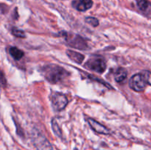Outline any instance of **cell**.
Instances as JSON below:
<instances>
[{
    "instance_id": "6da1fadb",
    "label": "cell",
    "mask_w": 151,
    "mask_h": 150,
    "mask_svg": "<svg viewBox=\"0 0 151 150\" xmlns=\"http://www.w3.org/2000/svg\"><path fill=\"white\" fill-rule=\"evenodd\" d=\"M42 73L45 79L52 84L62 82L69 76V73L61 66L55 64L46 65L42 69Z\"/></svg>"
},
{
    "instance_id": "7a4b0ae2",
    "label": "cell",
    "mask_w": 151,
    "mask_h": 150,
    "mask_svg": "<svg viewBox=\"0 0 151 150\" xmlns=\"http://www.w3.org/2000/svg\"><path fill=\"white\" fill-rule=\"evenodd\" d=\"M85 67L97 73L102 74L106 71V63L104 57L100 55H92L85 64Z\"/></svg>"
},
{
    "instance_id": "3957f363",
    "label": "cell",
    "mask_w": 151,
    "mask_h": 150,
    "mask_svg": "<svg viewBox=\"0 0 151 150\" xmlns=\"http://www.w3.org/2000/svg\"><path fill=\"white\" fill-rule=\"evenodd\" d=\"M63 36H64L65 41H66L69 46L80 50H86L88 48V44L86 40L80 36L79 35L69 34L68 32H64Z\"/></svg>"
},
{
    "instance_id": "277c9868",
    "label": "cell",
    "mask_w": 151,
    "mask_h": 150,
    "mask_svg": "<svg viewBox=\"0 0 151 150\" xmlns=\"http://www.w3.org/2000/svg\"><path fill=\"white\" fill-rule=\"evenodd\" d=\"M32 141L37 150H53L50 141L36 129H33L32 132Z\"/></svg>"
},
{
    "instance_id": "5b68a950",
    "label": "cell",
    "mask_w": 151,
    "mask_h": 150,
    "mask_svg": "<svg viewBox=\"0 0 151 150\" xmlns=\"http://www.w3.org/2000/svg\"><path fill=\"white\" fill-rule=\"evenodd\" d=\"M147 85V80L142 72L134 74L129 80L130 88L137 92H142L144 91Z\"/></svg>"
},
{
    "instance_id": "8992f818",
    "label": "cell",
    "mask_w": 151,
    "mask_h": 150,
    "mask_svg": "<svg viewBox=\"0 0 151 150\" xmlns=\"http://www.w3.org/2000/svg\"><path fill=\"white\" fill-rule=\"evenodd\" d=\"M50 100L53 109L56 111L63 110L69 103V100L66 95L59 92L52 93L50 96Z\"/></svg>"
},
{
    "instance_id": "52a82bcc",
    "label": "cell",
    "mask_w": 151,
    "mask_h": 150,
    "mask_svg": "<svg viewBox=\"0 0 151 150\" xmlns=\"http://www.w3.org/2000/svg\"><path fill=\"white\" fill-rule=\"evenodd\" d=\"M87 121H88V124L91 126V129L97 133L103 134V135H109L111 133L110 129H109L106 126H105L102 124L99 123L94 119H91V118H87Z\"/></svg>"
},
{
    "instance_id": "ba28073f",
    "label": "cell",
    "mask_w": 151,
    "mask_h": 150,
    "mask_svg": "<svg viewBox=\"0 0 151 150\" xmlns=\"http://www.w3.org/2000/svg\"><path fill=\"white\" fill-rule=\"evenodd\" d=\"M72 4L73 7L78 11L83 12L92 7L93 1L91 0H80V1H74Z\"/></svg>"
},
{
    "instance_id": "9c48e42d",
    "label": "cell",
    "mask_w": 151,
    "mask_h": 150,
    "mask_svg": "<svg viewBox=\"0 0 151 150\" xmlns=\"http://www.w3.org/2000/svg\"><path fill=\"white\" fill-rule=\"evenodd\" d=\"M66 54H67V56L70 60L75 62L78 64H81L84 60V59H85V56L83 54H82L81 53L77 52V51H74L72 50H67Z\"/></svg>"
},
{
    "instance_id": "30bf717a",
    "label": "cell",
    "mask_w": 151,
    "mask_h": 150,
    "mask_svg": "<svg viewBox=\"0 0 151 150\" xmlns=\"http://www.w3.org/2000/svg\"><path fill=\"white\" fill-rule=\"evenodd\" d=\"M128 72L124 68H119L114 74V79L117 82H122L127 78Z\"/></svg>"
},
{
    "instance_id": "8fae6325",
    "label": "cell",
    "mask_w": 151,
    "mask_h": 150,
    "mask_svg": "<svg viewBox=\"0 0 151 150\" xmlns=\"http://www.w3.org/2000/svg\"><path fill=\"white\" fill-rule=\"evenodd\" d=\"M9 53L11 55V57L16 60H21L24 57V53L22 50L14 46L10 47V49H9Z\"/></svg>"
},
{
    "instance_id": "7c38bea8",
    "label": "cell",
    "mask_w": 151,
    "mask_h": 150,
    "mask_svg": "<svg viewBox=\"0 0 151 150\" xmlns=\"http://www.w3.org/2000/svg\"><path fill=\"white\" fill-rule=\"evenodd\" d=\"M137 5L139 8L143 12L148 11L150 7V4L147 0H137Z\"/></svg>"
},
{
    "instance_id": "4fadbf2b",
    "label": "cell",
    "mask_w": 151,
    "mask_h": 150,
    "mask_svg": "<svg viewBox=\"0 0 151 150\" xmlns=\"http://www.w3.org/2000/svg\"><path fill=\"white\" fill-rule=\"evenodd\" d=\"M52 130L53 132H54V133L57 136L61 138L62 137L61 129H60L58 124L57 123V121H56V120L55 119H52Z\"/></svg>"
},
{
    "instance_id": "5bb4252c",
    "label": "cell",
    "mask_w": 151,
    "mask_h": 150,
    "mask_svg": "<svg viewBox=\"0 0 151 150\" xmlns=\"http://www.w3.org/2000/svg\"><path fill=\"white\" fill-rule=\"evenodd\" d=\"M12 33L14 36L17 37V38H24L26 37V35H25V32H24L23 30H21V29H18L16 27H13L12 29Z\"/></svg>"
},
{
    "instance_id": "9a60e30c",
    "label": "cell",
    "mask_w": 151,
    "mask_h": 150,
    "mask_svg": "<svg viewBox=\"0 0 151 150\" xmlns=\"http://www.w3.org/2000/svg\"><path fill=\"white\" fill-rule=\"evenodd\" d=\"M86 22L88 24H91V26H94V27H96V26H97L99 25V21L97 20L96 18H94V17H87L86 18Z\"/></svg>"
},
{
    "instance_id": "2e32d148",
    "label": "cell",
    "mask_w": 151,
    "mask_h": 150,
    "mask_svg": "<svg viewBox=\"0 0 151 150\" xmlns=\"http://www.w3.org/2000/svg\"><path fill=\"white\" fill-rule=\"evenodd\" d=\"M6 85H7V81H6L5 76H4L2 71L0 70V86L2 87V88H5Z\"/></svg>"
},
{
    "instance_id": "e0dca14e",
    "label": "cell",
    "mask_w": 151,
    "mask_h": 150,
    "mask_svg": "<svg viewBox=\"0 0 151 150\" xmlns=\"http://www.w3.org/2000/svg\"><path fill=\"white\" fill-rule=\"evenodd\" d=\"M142 73L145 75L146 80H147V85H151V72L148 71H142Z\"/></svg>"
}]
</instances>
